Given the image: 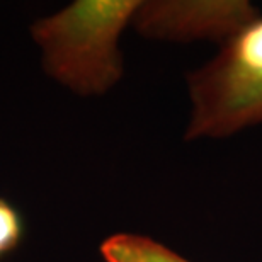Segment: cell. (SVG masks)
<instances>
[{"instance_id":"cell-1","label":"cell","mask_w":262,"mask_h":262,"mask_svg":"<svg viewBox=\"0 0 262 262\" xmlns=\"http://www.w3.org/2000/svg\"><path fill=\"white\" fill-rule=\"evenodd\" d=\"M138 0H78L31 31L51 77L82 96L104 94L123 75L118 39Z\"/></svg>"},{"instance_id":"cell-2","label":"cell","mask_w":262,"mask_h":262,"mask_svg":"<svg viewBox=\"0 0 262 262\" xmlns=\"http://www.w3.org/2000/svg\"><path fill=\"white\" fill-rule=\"evenodd\" d=\"M186 140L222 138L262 123V17L225 43L216 58L187 75Z\"/></svg>"},{"instance_id":"cell-3","label":"cell","mask_w":262,"mask_h":262,"mask_svg":"<svg viewBox=\"0 0 262 262\" xmlns=\"http://www.w3.org/2000/svg\"><path fill=\"white\" fill-rule=\"evenodd\" d=\"M257 17L245 0H151L140 2L131 23L148 38L227 43Z\"/></svg>"},{"instance_id":"cell-4","label":"cell","mask_w":262,"mask_h":262,"mask_svg":"<svg viewBox=\"0 0 262 262\" xmlns=\"http://www.w3.org/2000/svg\"><path fill=\"white\" fill-rule=\"evenodd\" d=\"M106 262H189L174 250L148 237L133 233H116L101 244Z\"/></svg>"},{"instance_id":"cell-5","label":"cell","mask_w":262,"mask_h":262,"mask_svg":"<svg viewBox=\"0 0 262 262\" xmlns=\"http://www.w3.org/2000/svg\"><path fill=\"white\" fill-rule=\"evenodd\" d=\"M23 232V220L17 209L0 198V259L17 249Z\"/></svg>"}]
</instances>
